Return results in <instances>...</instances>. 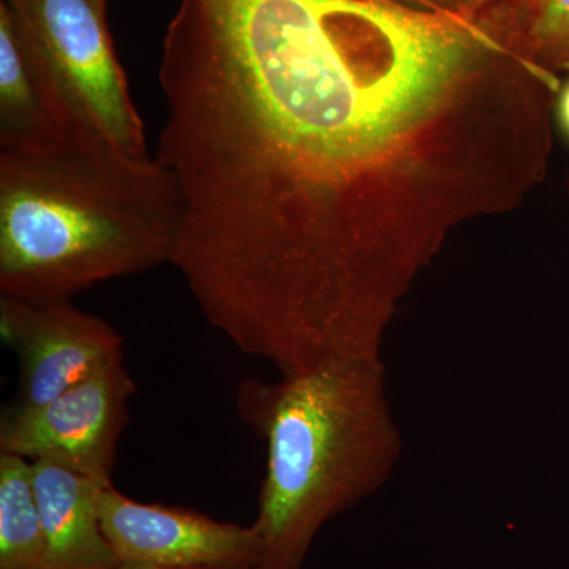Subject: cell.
<instances>
[{
	"instance_id": "obj_1",
	"label": "cell",
	"mask_w": 569,
	"mask_h": 569,
	"mask_svg": "<svg viewBox=\"0 0 569 569\" xmlns=\"http://www.w3.org/2000/svg\"><path fill=\"white\" fill-rule=\"evenodd\" d=\"M159 82L171 266L280 373L381 355L451 234L545 181L561 88L500 10L406 0H179Z\"/></svg>"
},
{
	"instance_id": "obj_2",
	"label": "cell",
	"mask_w": 569,
	"mask_h": 569,
	"mask_svg": "<svg viewBox=\"0 0 569 569\" xmlns=\"http://www.w3.org/2000/svg\"><path fill=\"white\" fill-rule=\"evenodd\" d=\"M181 198L156 157L78 133L0 152V295L71 302L93 284L173 260Z\"/></svg>"
},
{
	"instance_id": "obj_3",
	"label": "cell",
	"mask_w": 569,
	"mask_h": 569,
	"mask_svg": "<svg viewBox=\"0 0 569 569\" xmlns=\"http://www.w3.org/2000/svg\"><path fill=\"white\" fill-rule=\"evenodd\" d=\"M236 410L266 445L260 569H301L326 523L376 496L402 458L381 356L246 380Z\"/></svg>"
},
{
	"instance_id": "obj_4",
	"label": "cell",
	"mask_w": 569,
	"mask_h": 569,
	"mask_svg": "<svg viewBox=\"0 0 569 569\" xmlns=\"http://www.w3.org/2000/svg\"><path fill=\"white\" fill-rule=\"evenodd\" d=\"M61 96L78 132L149 156L107 13L92 0H3Z\"/></svg>"
},
{
	"instance_id": "obj_5",
	"label": "cell",
	"mask_w": 569,
	"mask_h": 569,
	"mask_svg": "<svg viewBox=\"0 0 569 569\" xmlns=\"http://www.w3.org/2000/svg\"><path fill=\"white\" fill-rule=\"evenodd\" d=\"M137 385L123 355L39 407L10 406L0 418V452L51 460L111 486Z\"/></svg>"
},
{
	"instance_id": "obj_6",
	"label": "cell",
	"mask_w": 569,
	"mask_h": 569,
	"mask_svg": "<svg viewBox=\"0 0 569 569\" xmlns=\"http://www.w3.org/2000/svg\"><path fill=\"white\" fill-rule=\"evenodd\" d=\"M100 522L121 565L174 569H260L263 542L253 527L190 509L141 503L108 486Z\"/></svg>"
},
{
	"instance_id": "obj_7",
	"label": "cell",
	"mask_w": 569,
	"mask_h": 569,
	"mask_svg": "<svg viewBox=\"0 0 569 569\" xmlns=\"http://www.w3.org/2000/svg\"><path fill=\"white\" fill-rule=\"evenodd\" d=\"M0 335L18 359L17 402L39 407L123 355L122 336L73 302L0 298Z\"/></svg>"
},
{
	"instance_id": "obj_8",
	"label": "cell",
	"mask_w": 569,
	"mask_h": 569,
	"mask_svg": "<svg viewBox=\"0 0 569 569\" xmlns=\"http://www.w3.org/2000/svg\"><path fill=\"white\" fill-rule=\"evenodd\" d=\"M78 133L58 89L0 0V152L39 151Z\"/></svg>"
},
{
	"instance_id": "obj_9",
	"label": "cell",
	"mask_w": 569,
	"mask_h": 569,
	"mask_svg": "<svg viewBox=\"0 0 569 569\" xmlns=\"http://www.w3.org/2000/svg\"><path fill=\"white\" fill-rule=\"evenodd\" d=\"M32 478L50 549V569L121 565L100 522V492L108 486L51 460H32Z\"/></svg>"
},
{
	"instance_id": "obj_10",
	"label": "cell",
	"mask_w": 569,
	"mask_h": 569,
	"mask_svg": "<svg viewBox=\"0 0 569 569\" xmlns=\"http://www.w3.org/2000/svg\"><path fill=\"white\" fill-rule=\"evenodd\" d=\"M0 569H50L32 462L0 452Z\"/></svg>"
},
{
	"instance_id": "obj_11",
	"label": "cell",
	"mask_w": 569,
	"mask_h": 569,
	"mask_svg": "<svg viewBox=\"0 0 569 569\" xmlns=\"http://www.w3.org/2000/svg\"><path fill=\"white\" fill-rule=\"evenodd\" d=\"M527 54L542 69L569 71V0L505 3Z\"/></svg>"
},
{
	"instance_id": "obj_12",
	"label": "cell",
	"mask_w": 569,
	"mask_h": 569,
	"mask_svg": "<svg viewBox=\"0 0 569 569\" xmlns=\"http://www.w3.org/2000/svg\"><path fill=\"white\" fill-rule=\"evenodd\" d=\"M520 0H458V10L468 17H479L486 11L505 3H518Z\"/></svg>"
},
{
	"instance_id": "obj_13",
	"label": "cell",
	"mask_w": 569,
	"mask_h": 569,
	"mask_svg": "<svg viewBox=\"0 0 569 569\" xmlns=\"http://www.w3.org/2000/svg\"><path fill=\"white\" fill-rule=\"evenodd\" d=\"M556 118L560 129L569 138V80L561 86L556 100Z\"/></svg>"
},
{
	"instance_id": "obj_14",
	"label": "cell",
	"mask_w": 569,
	"mask_h": 569,
	"mask_svg": "<svg viewBox=\"0 0 569 569\" xmlns=\"http://www.w3.org/2000/svg\"><path fill=\"white\" fill-rule=\"evenodd\" d=\"M415 6L426 7L433 10H458V0H406ZM459 11V10H458Z\"/></svg>"
},
{
	"instance_id": "obj_15",
	"label": "cell",
	"mask_w": 569,
	"mask_h": 569,
	"mask_svg": "<svg viewBox=\"0 0 569 569\" xmlns=\"http://www.w3.org/2000/svg\"><path fill=\"white\" fill-rule=\"evenodd\" d=\"M104 569H174V568L137 567V565H118V567L104 568Z\"/></svg>"
},
{
	"instance_id": "obj_16",
	"label": "cell",
	"mask_w": 569,
	"mask_h": 569,
	"mask_svg": "<svg viewBox=\"0 0 569 569\" xmlns=\"http://www.w3.org/2000/svg\"><path fill=\"white\" fill-rule=\"evenodd\" d=\"M92 2L96 3V6L99 7L100 10L107 13L108 0H92Z\"/></svg>"
}]
</instances>
